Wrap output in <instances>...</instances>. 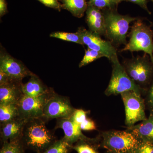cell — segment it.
Masks as SVG:
<instances>
[{"label":"cell","mask_w":153,"mask_h":153,"mask_svg":"<svg viewBox=\"0 0 153 153\" xmlns=\"http://www.w3.org/2000/svg\"><path fill=\"white\" fill-rule=\"evenodd\" d=\"M108 152H109V151H108ZM109 152L110 153H119L112 152Z\"/></svg>","instance_id":"e575fe53"},{"label":"cell","mask_w":153,"mask_h":153,"mask_svg":"<svg viewBox=\"0 0 153 153\" xmlns=\"http://www.w3.org/2000/svg\"><path fill=\"white\" fill-rule=\"evenodd\" d=\"M62 9L67 10L77 18L84 16L88 7L87 0H59Z\"/></svg>","instance_id":"ac0fdd59"},{"label":"cell","mask_w":153,"mask_h":153,"mask_svg":"<svg viewBox=\"0 0 153 153\" xmlns=\"http://www.w3.org/2000/svg\"><path fill=\"white\" fill-rule=\"evenodd\" d=\"M133 153H153V144L141 140L139 146Z\"/></svg>","instance_id":"83f0119b"},{"label":"cell","mask_w":153,"mask_h":153,"mask_svg":"<svg viewBox=\"0 0 153 153\" xmlns=\"http://www.w3.org/2000/svg\"><path fill=\"white\" fill-rule=\"evenodd\" d=\"M0 69L11 79L18 81H22L25 77L34 74L22 61L12 57L3 49H1L0 52Z\"/></svg>","instance_id":"8fae6325"},{"label":"cell","mask_w":153,"mask_h":153,"mask_svg":"<svg viewBox=\"0 0 153 153\" xmlns=\"http://www.w3.org/2000/svg\"><path fill=\"white\" fill-rule=\"evenodd\" d=\"M79 128L82 131H92L96 130L97 127L94 122L88 117L83 123L80 124Z\"/></svg>","instance_id":"f546056e"},{"label":"cell","mask_w":153,"mask_h":153,"mask_svg":"<svg viewBox=\"0 0 153 153\" xmlns=\"http://www.w3.org/2000/svg\"><path fill=\"white\" fill-rule=\"evenodd\" d=\"M101 146L108 151L119 153H133L141 140L130 130L103 131L100 136Z\"/></svg>","instance_id":"3957f363"},{"label":"cell","mask_w":153,"mask_h":153,"mask_svg":"<svg viewBox=\"0 0 153 153\" xmlns=\"http://www.w3.org/2000/svg\"><path fill=\"white\" fill-rule=\"evenodd\" d=\"M104 14L105 27V38L116 48L120 45L126 46L128 36L130 24L139 18L119 13L117 10H102Z\"/></svg>","instance_id":"7a4b0ae2"},{"label":"cell","mask_w":153,"mask_h":153,"mask_svg":"<svg viewBox=\"0 0 153 153\" xmlns=\"http://www.w3.org/2000/svg\"><path fill=\"white\" fill-rule=\"evenodd\" d=\"M120 1L121 2L123 1H126L134 3V4H136L145 11H146L148 14L149 15L152 14L148 7L147 4L149 1L148 0H120Z\"/></svg>","instance_id":"4dcf8cb0"},{"label":"cell","mask_w":153,"mask_h":153,"mask_svg":"<svg viewBox=\"0 0 153 153\" xmlns=\"http://www.w3.org/2000/svg\"><path fill=\"white\" fill-rule=\"evenodd\" d=\"M19 117L18 104H0V125Z\"/></svg>","instance_id":"d6986e66"},{"label":"cell","mask_w":153,"mask_h":153,"mask_svg":"<svg viewBox=\"0 0 153 153\" xmlns=\"http://www.w3.org/2000/svg\"><path fill=\"white\" fill-rule=\"evenodd\" d=\"M120 0H88V5L93 6L102 10L105 9L117 10Z\"/></svg>","instance_id":"cb8c5ba5"},{"label":"cell","mask_w":153,"mask_h":153,"mask_svg":"<svg viewBox=\"0 0 153 153\" xmlns=\"http://www.w3.org/2000/svg\"><path fill=\"white\" fill-rule=\"evenodd\" d=\"M120 94L125 108V124L127 126H131L138 122L147 119L145 112V100L141 94L129 91Z\"/></svg>","instance_id":"52a82bcc"},{"label":"cell","mask_w":153,"mask_h":153,"mask_svg":"<svg viewBox=\"0 0 153 153\" xmlns=\"http://www.w3.org/2000/svg\"><path fill=\"white\" fill-rule=\"evenodd\" d=\"M99 138H90L77 142L72 146V149L77 153H100L98 150V142Z\"/></svg>","instance_id":"ffe728a7"},{"label":"cell","mask_w":153,"mask_h":153,"mask_svg":"<svg viewBox=\"0 0 153 153\" xmlns=\"http://www.w3.org/2000/svg\"><path fill=\"white\" fill-rule=\"evenodd\" d=\"M85 14V21L89 31L98 36L105 37V22L102 10L88 5Z\"/></svg>","instance_id":"5bb4252c"},{"label":"cell","mask_w":153,"mask_h":153,"mask_svg":"<svg viewBox=\"0 0 153 153\" xmlns=\"http://www.w3.org/2000/svg\"><path fill=\"white\" fill-rule=\"evenodd\" d=\"M8 13L7 4L6 0H0V17L4 16Z\"/></svg>","instance_id":"1f68e13d"},{"label":"cell","mask_w":153,"mask_h":153,"mask_svg":"<svg viewBox=\"0 0 153 153\" xmlns=\"http://www.w3.org/2000/svg\"><path fill=\"white\" fill-rule=\"evenodd\" d=\"M49 36L51 38H57L63 41L83 45L82 38L77 31L74 33L64 32H54L50 34Z\"/></svg>","instance_id":"7402d4cb"},{"label":"cell","mask_w":153,"mask_h":153,"mask_svg":"<svg viewBox=\"0 0 153 153\" xmlns=\"http://www.w3.org/2000/svg\"><path fill=\"white\" fill-rule=\"evenodd\" d=\"M22 81L11 80L0 85V104H18L24 95L22 91Z\"/></svg>","instance_id":"4fadbf2b"},{"label":"cell","mask_w":153,"mask_h":153,"mask_svg":"<svg viewBox=\"0 0 153 153\" xmlns=\"http://www.w3.org/2000/svg\"><path fill=\"white\" fill-rule=\"evenodd\" d=\"M150 23V25L152 27H153V22H149Z\"/></svg>","instance_id":"836d02e7"},{"label":"cell","mask_w":153,"mask_h":153,"mask_svg":"<svg viewBox=\"0 0 153 153\" xmlns=\"http://www.w3.org/2000/svg\"><path fill=\"white\" fill-rule=\"evenodd\" d=\"M88 111L82 109H75L71 117V119L78 126L87 118Z\"/></svg>","instance_id":"484cf974"},{"label":"cell","mask_w":153,"mask_h":153,"mask_svg":"<svg viewBox=\"0 0 153 153\" xmlns=\"http://www.w3.org/2000/svg\"><path fill=\"white\" fill-rule=\"evenodd\" d=\"M151 1H152V2H153V0H151Z\"/></svg>","instance_id":"8d00e7d4"},{"label":"cell","mask_w":153,"mask_h":153,"mask_svg":"<svg viewBox=\"0 0 153 153\" xmlns=\"http://www.w3.org/2000/svg\"><path fill=\"white\" fill-rule=\"evenodd\" d=\"M72 146L62 138L57 140L50 147L41 153H70L72 149Z\"/></svg>","instance_id":"603a6c76"},{"label":"cell","mask_w":153,"mask_h":153,"mask_svg":"<svg viewBox=\"0 0 153 153\" xmlns=\"http://www.w3.org/2000/svg\"><path fill=\"white\" fill-rule=\"evenodd\" d=\"M54 91L51 88L48 93L37 97L23 95L18 103L19 117L27 120L43 117L44 105Z\"/></svg>","instance_id":"9c48e42d"},{"label":"cell","mask_w":153,"mask_h":153,"mask_svg":"<svg viewBox=\"0 0 153 153\" xmlns=\"http://www.w3.org/2000/svg\"><path fill=\"white\" fill-rule=\"evenodd\" d=\"M27 120L19 117L0 125L1 143L20 138Z\"/></svg>","instance_id":"9a60e30c"},{"label":"cell","mask_w":153,"mask_h":153,"mask_svg":"<svg viewBox=\"0 0 153 153\" xmlns=\"http://www.w3.org/2000/svg\"><path fill=\"white\" fill-rule=\"evenodd\" d=\"M75 109L68 97L59 95L54 91L44 105L43 118L48 121L53 119L70 117Z\"/></svg>","instance_id":"ba28073f"},{"label":"cell","mask_w":153,"mask_h":153,"mask_svg":"<svg viewBox=\"0 0 153 153\" xmlns=\"http://www.w3.org/2000/svg\"><path fill=\"white\" fill-rule=\"evenodd\" d=\"M110 61L112 67V74L109 84L105 91V95H116L129 91H135L142 95L146 94V91L137 85L128 76L120 62L117 55L114 56Z\"/></svg>","instance_id":"8992f818"},{"label":"cell","mask_w":153,"mask_h":153,"mask_svg":"<svg viewBox=\"0 0 153 153\" xmlns=\"http://www.w3.org/2000/svg\"><path fill=\"white\" fill-rule=\"evenodd\" d=\"M77 31L81 36L83 45L87 46L88 48L100 52L109 60L117 55V49L110 41L103 40L101 36L83 27H79Z\"/></svg>","instance_id":"30bf717a"},{"label":"cell","mask_w":153,"mask_h":153,"mask_svg":"<svg viewBox=\"0 0 153 153\" xmlns=\"http://www.w3.org/2000/svg\"><path fill=\"white\" fill-rule=\"evenodd\" d=\"M137 135L140 139L153 144V115L149 114V117L141 123L127 128Z\"/></svg>","instance_id":"e0dca14e"},{"label":"cell","mask_w":153,"mask_h":153,"mask_svg":"<svg viewBox=\"0 0 153 153\" xmlns=\"http://www.w3.org/2000/svg\"><path fill=\"white\" fill-rule=\"evenodd\" d=\"M25 149L20 138L2 144L0 153H25Z\"/></svg>","instance_id":"44dd1931"},{"label":"cell","mask_w":153,"mask_h":153,"mask_svg":"<svg viewBox=\"0 0 153 153\" xmlns=\"http://www.w3.org/2000/svg\"><path fill=\"white\" fill-rule=\"evenodd\" d=\"M47 122L43 117L27 120L21 137L25 149L42 153L58 140L54 132L46 126Z\"/></svg>","instance_id":"6da1fadb"},{"label":"cell","mask_w":153,"mask_h":153,"mask_svg":"<svg viewBox=\"0 0 153 153\" xmlns=\"http://www.w3.org/2000/svg\"><path fill=\"white\" fill-rule=\"evenodd\" d=\"M41 2L46 7L55 9L60 12L62 9V5L59 0H36Z\"/></svg>","instance_id":"f1b7e54d"},{"label":"cell","mask_w":153,"mask_h":153,"mask_svg":"<svg viewBox=\"0 0 153 153\" xmlns=\"http://www.w3.org/2000/svg\"><path fill=\"white\" fill-rule=\"evenodd\" d=\"M61 128L64 133L63 139L71 146L79 141L89 139L82 133L79 126L71 119V117L57 119L55 129Z\"/></svg>","instance_id":"7c38bea8"},{"label":"cell","mask_w":153,"mask_h":153,"mask_svg":"<svg viewBox=\"0 0 153 153\" xmlns=\"http://www.w3.org/2000/svg\"><path fill=\"white\" fill-rule=\"evenodd\" d=\"M145 100L146 107L150 114L153 115V79L147 90Z\"/></svg>","instance_id":"4316f807"},{"label":"cell","mask_w":153,"mask_h":153,"mask_svg":"<svg viewBox=\"0 0 153 153\" xmlns=\"http://www.w3.org/2000/svg\"><path fill=\"white\" fill-rule=\"evenodd\" d=\"M27 82L22 85L24 95L31 97H37L48 93L51 88L47 87L36 74L30 76Z\"/></svg>","instance_id":"2e32d148"},{"label":"cell","mask_w":153,"mask_h":153,"mask_svg":"<svg viewBox=\"0 0 153 153\" xmlns=\"http://www.w3.org/2000/svg\"><path fill=\"white\" fill-rule=\"evenodd\" d=\"M103 57H105L102 53L98 51L88 48L85 50V55L79 63V68L86 66L95 60Z\"/></svg>","instance_id":"d4e9b609"},{"label":"cell","mask_w":153,"mask_h":153,"mask_svg":"<svg viewBox=\"0 0 153 153\" xmlns=\"http://www.w3.org/2000/svg\"><path fill=\"white\" fill-rule=\"evenodd\" d=\"M151 27L139 18L131 28L129 41L120 52L143 51L150 56L153 63V30Z\"/></svg>","instance_id":"277c9868"},{"label":"cell","mask_w":153,"mask_h":153,"mask_svg":"<svg viewBox=\"0 0 153 153\" xmlns=\"http://www.w3.org/2000/svg\"><path fill=\"white\" fill-rule=\"evenodd\" d=\"M11 80H13L10 77L2 70L0 69V85L5 84Z\"/></svg>","instance_id":"d6a6232c"},{"label":"cell","mask_w":153,"mask_h":153,"mask_svg":"<svg viewBox=\"0 0 153 153\" xmlns=\"http://www.w3.org/2000/svg\"><path fill=\"white\" fill-rule=\"evenodd\" d=\"M106 153H110L109 152H108V151H107V152H106Z\"/></svg>","instance_id":"d590c367"},{"label":"cell","mask_w":153,"mask_h":153,"mask_svg":"<svg viewBox=\"0 0 153 153\" xmlns=\"http://www.w3.org/2000/svg\"><path fill=\"white\" fill-rule=\"evenodd\" d=\"M123 66L129 77L137 85L147 90L153 79V63L147 54L126 59Z\"/></svg>","instance_id":"5b68a950"}]
</instances>
